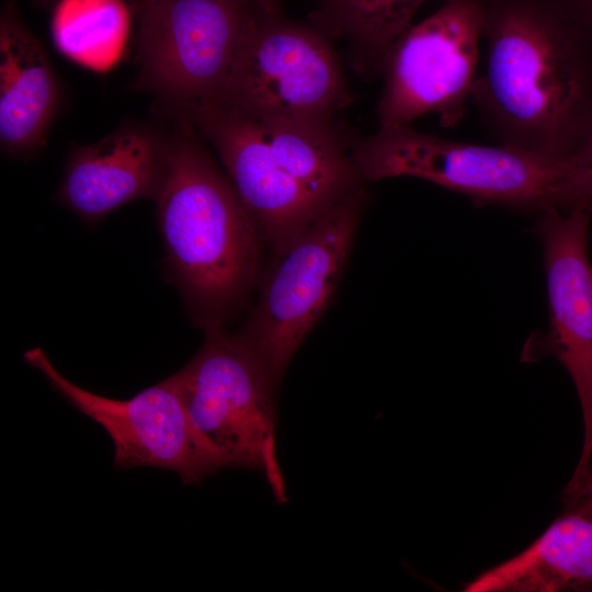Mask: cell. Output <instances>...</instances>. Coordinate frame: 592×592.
Segmentation results:
<instances>
[{
	"mask_svg": "<svg viewBox=\"0 0 592 592\" xmlns=\"http://www.w3.org/2000/svg\"><path fill=\"white\" fill-rule=\"evenodd\" d=\"M129 25L123 0H59L50 30L64 56L92 70L106 71L122 56Z\"/></svg>",
	"mask_w": 592,
	"mask_h": 592,
	"instance_id": "17",
	"label": "cell"
},
{
	"mask_svg": "<svg viewBox=\"0 0 592 592\" xmlns=\"http://www.w3.org/2000/svg\"><path fill=\"white\" fill-rule=\"evenodd\" d=\"M267 3H271V4H276V5H280V0H263Z\"/></svg>",
	"mask_w": 592,
	"mask_h": 592,
	"instance_id": "21",
	"label": "cell"
},
{
	"mask_svg": "<svg viewBox=\"0 0 592 592\" xmlns=\"http://www.w3.org/2000/svg\"><path fill=\"white\" fill-rule=\"evenodd\" d=\"M263 0H149L139 32L138 90L175 110L219 101Z\"/></svg>",
	"mask_w": 592,
	"mask_h": 592,
	"instance_id": "6",
	"label": "cell"
},
{
	"mask_svg": "<svg viewBox=\"0 0 592 592\" xmlns=\"http://www.w3.org/2000/svg\"><path fill=\"white\" fill-rule=\"evenodd\" d=\"M428 1L317 0L310 23L344 39L360 70L380 75L390 48Z\"/></svg>",
	"mask_w": 592,
	"mask_h": 592,
	"instance_id": "16",
	"label": "cell"
},
{
	"mask_svg": "<svg viewBox=\"0 0 592 592\" xmlns=\"http://www.w3.org/2000/svg\"><path fill=\"white\" fill-rule=\"evenodd\" d=\"M59 100V84L46 50L10 5L0 20L2 150L23 157L41 149Z\"/></svg>",
	"mask_w": 592,
	"mask_h": 592,
	"instance_id": "13",
	"label": "cell"
},
{
	"mask_svg": "<svg viewBox=\"0 0 592 592\" xmlns=\"http://www.w3.org/2000/svg\"><path fill=\"white\" fill-rule=\"evenodd\" d=\"M483 20L479 0H447L400 35L380 72L379 127L434 114L453 128L464 118L478 76Z\"/></svg>",
	"mask_w": 592,
	"mask_h": 592,
	"instance_id": "8",
	"label": "cell"
},
{
	"mask_svg": "<svg viewBox=\"0 0 592 592\" xmlns=\"http://www.w3.org/2000/svg\"><path fill=\"white\" fill-rule=\"evenodd\" d=\"M253 122L278 164L326 206L363 187L352 145L333 122L286 117Z\"/></svg>",
	"mask_w": 592,
	"mask_h": 592,
	"instance_id": "15",
	"label": "cell"
},
{
	"mask_svg": "<svg viewBox=\"0 0 592 592\" xmlns=\"http://www.w3.org/2000/svg\"><path fill=\"white\" fill-rule=\"evenodd\" d=\"M465 592H592V517L563 513L519 555L465 583Z\"/></svg>",
	"mask_w": 592,
	"mask_h": 592,
	"instance_id": "14",
	"label": "cell"
},
{
	"mask_svg": "<svg viewBox=\"0 0 592 592\" xmlns=\"http://www.w3.org/2000/svg\"><path fill=\"white\" fill-rule=\"evenodd\" d=\"M253 121L332 122L352 102L332 38L265 11L248 34L219 101Z\"/></svg>",
	"mask_w": 592,
	"mask_h": 592,
	"instance_id": "7",
	"label": "cell"
},
{
	"mask_svg": "<svg viewBox=\"0 0 592 592\" xmlns=\"http://www.w3.org/2000/svg\"><path fill=\"white\" fill-rule=\"evenodd\" d=\"M568 159L573 171L574 207L590 212L592 209V132Z\"/></svg>",
	"mask_w": 592,
	"mask_h": 592,
	"instance_id": "18",
	"label": "cell"
},
{
	"mask_svg": "<svg viewBox=\"0 0 592 592\" xmlns=\"http://www.w3.org/2000/svg\"><path fill=\"white\" fill-rule=\"evenodd\" d=\"M352 158L364 182L411 177L482 204L538 213L572 210V169L567 158L452 140L411 125L379 127L356 139Z\"/></svg>",
	"mask_w": 592,
	"mask_h": 592,
	"instance_id": "3",
	"label": "cell"
},
{
	"mask_svg": "<svg viewBox=\"0 0 592 592\" xmlns=\"http://www.w3.org/2000/svg\"><path fill=\"white\" fill-rule=\"evenodd\" d=\"M170 155L171 138L126 124L69 153L56 198L87 223L138 200L156 201Z\"/></svg>",
	"mask_w": 592,
	"mask_h": 592,
	"instance_id": "12",
	"label": "cell"
},
{
	"mask_svg": "<svg viewBox=\"0 0 592 592\" xmlns=\"http://www.w3.org/2000/svg\"><path fill=\"white\" fill-rule=\"evenodd\" d=\"M148 1H149V0H143V3H146V2H148Z\"/></svg>",
	"mask_w": 592,
	"mask_h": 592,
	"instance_id": "22",
	"label": "cell"
},
{
	"mask_svg": "<svg viewBox=\"0 0 592 592\" xmlns=\"http://www.w3.org/2000/svg\"><path fill=\"white\" fill-rule=\"evenodd\" d=\"M23 356L59 395L106 431L114 445L115 467L169 469L184 485L200 483L227 467L192 423L171 376L128 399H114L72 383L42 348H33Z\"/></svg>",
	"mask_w": 592,
	"mask_h": 592,
	"instance_id": "9",
	"label": "cell"
},
{
	"mask_svg": "<svg viewBox=\"0 0 592 592\" xmlns=\"http://www.w3.org/2000/svg\"><path fill=\"white\" fill-rule=\"evenodd\" d=\"M587 10L592 19V0H585Z\"/></svg>",
	"mask_w": 592,
	"mask_h": 592,
	"instance_id": "20",
	"label": "cell"
},
{
	"mask_svg": "<svg viewBox=\"0 0 592 592\" xmlns=\"http://www.w3.org/2000/svg\"><path fill=\"white\" fill-rule=\"evenodd\" d=\"M482 43L470 101L496 144L571 156L592 132V61L580 36L544 5L516 0L485 7Z\"/></svg>",
	"mask_w": 592,
	"mask_h": 592,
	"instance_id": "1",
	"label": "cell"
},
{
	"mask_svg": "<svg viewBox=\"0 0 592 592\" xmlns=\"http://www.w3.org/2000/svg\"><path fill=\"white\" fill-rule=\"evenodd\" d=\"M365 200L363 186L327 208L274 251L259 277L257 303L239 333L277 387L334 294Z\"/></svg>",
	"mask_w": 592,
	"mask_h": 592,
	"instance_id": "4",
	"label": "cell"
},
{
	"mask_svg": "<svg viewBox=\"0 0 592 592\" xmlns=\"http://www.w3.org/2000/svg\"><path fill=\"white\" fill-rule=\"evenodd\" d=\"M179 113L214 147L261 242L273 252L330 207L278 164L251 118L215 101L193 103Z\"/></svg>",
	"mask_w": 592,
	"mask_h": 592,
	"instance_id": "11",
	"label": "cell"
},
{
	"mask_svg": "<svg viewBox=\"0 0 592 592\" xmlns=\"http://www.w3.org/2000/svg\"><path fill=\"white\" fill-rule=\"evenodd\" d=\"M171 377L192 423L226 466L261 471L276 500L286 501L275 444L277 386L242 335L206 331L196 355Z\"/></svg>",
	"mask_w": 592,
	"mask_h": 592,
	"instance_id": "5",
	"label": "cell"
},
{
	"mask_svg": "<svg viewBox=\"0 0 592 592\" xmlns=\"http://www.w3.org/2000/svg\"><path fill=\"white\" fill-rule=\"evenodd\" d=\"M565 513L592 517V460L590 473L584 483L574 492L563 496Z\"/></svg>",
	"mask_w": 592,
	"mask_h": 592,
	"instance_id": "19",
	"label": "cell"
},
{
	"mask_svg": "<svg viewBox=\"0 0 592 592\" xmlns=\"http://www.w3.org/2000/svg\"><path fill=\"white\" fill-rule=\"evenodd\" d=\"M156 198L166 264L194 323L221 329L260 277L261 239L228 175L179 113Z\"/></svg>",
	"mask_w": 592,
	"mask_h": 592,
	"instance_id": "2",
	"label": "cell"
},
{
	"mask_svg": "<svg viewBox=\"0 0 592 592\" xmlns=\"http://www.w3.org/2000/svg\"><path fill=\"white\" fill-rule=\"evenodd\" d=\"M589 212L547 209L535 231L540 239L550 309L549 350L569 373L580 400L583 444L565 492L587 480L592 460V264Z\"/></svg>",
	"mask_w": 592,
	"mask_h": 592,
	"instance_id": "10",
	"label": "cell"
}]
</instances>
